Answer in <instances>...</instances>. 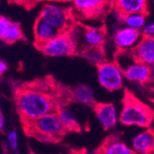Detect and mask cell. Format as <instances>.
I'll return each instance as SVG.
<instances>
[{
    "label": "cell",
    "mask_w": 154,
    "mask_h": 154,
    "mask_svg": "<svg viewBox=\"0 0 154 154\" xmlns=\"http://www.w3.org/2000/svg\"><path fill=\"white\" fill-rule=\"evenodd\" d=\"M72 8L78 21L95 20L104 22L113 11V1L108 0H74Z\"/></svg>",
    "instance_id": "6"
},
{
    "label": "cell",
    "mask_w": 154,
    "mask_h": 154,
    "mask_svg": "<svg viewBox=\"0 0 154 154\" xmlns=\"http://www.w3.org/2000/svg\"><path fill=\"white\" fill-rule=\"evenodd\" d=\"M92 110L102 125L103 130L107 131L116 127L117 122V115L114 103L97 102L92 107Z\"/></svg>",
    "instance_id": "14"
},
{
    "label": "cell",
    "mask_w": 154,
    "mask_h": 154,
    "mask_svg": "<svg viewBox=\"0 0 154 154\" xmlns=\"http://www.w3.org/2000/svg\"><path fill=\"white\" fill-rule=\"evenodd\" d=\"M146 18H147L146 16L141 15V14H135V15L127 17L122 23L127 24L128 26V28L139 30V28H141L145 25Z\"/></svg>",
    "instance_id": "21"
},
{
    "label": "cell",
    "mask_w": 154,
    "mask_h": 154,
    "mask_svg": "<svg viewBox=\"0 0 154 154\" xmlns=\"http://www.w3.org/2000/svg\"><path fill=\"white\" fill-rule=\"evenodd\" d=\"M142 33L139 30L132 29V28H124L116 31L114 36L115 45L119 50H127L133 46L138 39L140 40Z\"/></svg>",
    "instance_id": "16"
},
{
    "label": "cell",
    "mask_w": 154,
    "mask_h": 154,
    "mask_svg": "<svg viewBox=\"0 0 154 154\" xmlns=\"http://www.w3.org/2000/svg\"><path fill=\"white\" fill-rule=\"evenodd\" d=\"M113 12L120 23L127 17L135 14L148 17L149 15V2L146 0H113Z\"/></svg>",
    "instance_id": "9"
},
{
    "label": "cell",
    "mask_w": 154,
    "mask_h": 154,
    "mask_svg": "<svg viewBox=\"0 0 154 154\" xmlns=\"http://www.w3.org/2000/svg\"><path fill=\"white\" fill-rule=\"evenodd\" d=\"M20 121L25 136L34 138L42 143L58 144L67 134L57 114Z\"/></svg>",
    "instance_id": "2"
},
{
    "label": "cell",
    "mask_w": 154,
    "mask_h": 154,
    "mask_svg": "<svg viewBox=\"0 0 154 154\" xmlns=\"http://www.w3.org/2000/svg\"><path fill=\"white\" fill-rule=\"evenodd\" d=\"M122 110L119 122L124 125H137L139 128H149L154 121V109L142 102L129 89H124L122 98Z\"/></svg>",
    "instance_id": "3"
},
{
    "label": "cell",
    "mask_w": 154,
    "mask_h": 154,
    "mask_svg": "<svg viewBox=\"0 0 154 154\" xmlns=\"http://www.w3.org/2000/svg\"><path fill=\"white\" fill-rule=\"evenodd\" d=\"M143 33H146L148 35H150V36H154V23L144 28L143 30Z\"/></svg>",
    "instance_id": "23"
},
{
    "label": "cell",
    "mask_w": 154,
    "mask_h": 154,
    "mask_svg": "<svg viewBox=\"0 0 154 154\" xmlns=\"http://www.w3.org/2000/svg\"><path fill=\"white\" fill-rule=\"evenodd\" d=\"M31 154H36V153H34L32 149H31ZM69 154H85V150L84 149H71V151H70V153Z\"/></svg>",
    "instance_id": "25"
},
{
    "label": "cell",
    "mask_w": 154,
    "mask_h": 154,
    "mask_svg": "<svg viewBox=\"0 0 154 154\" xmlns=\"http://www.w3.org/2000/svg\"><path fill=\"white\" fill-rule=\"evenodd\" d=\"M79 31V23L67 32L60 33L57 38L48 42L47 44L37 47L36 49L43 54L51 57H79V45L78 43V32Z\"/></svg>",
    "instance_id": "4"
},
{
    "label": "cell",
    "mask_w": 154,
    "mask_h": 154,
    "mask_svg": "<svg viewBox=\"0 0 154 154\" xmlns=\"http://www.w3.org/2000/svg\"><path fill=\"white\" fill-rule=\"evenodd\" d=\"M123 76L129 81L140 84L145 86L150 83L153 79L152 67L139 63H133L121 69Z\"/></svg>",
    "instance_id": "11"
},
{
    "label": "cell",
    "mask_w": 154,
    "mask_h": 154,
    "mask_svg": "<svg viewBox=\"0 0 154 154\" xmlns=\"http://www.w3.org/2000/svg\"><path fill=\"white\" fill-rule=\"evenodd\" d=\"M3 127H4V116L3 114H0V128H1V130L3 131Z\"/></svg>",
    "instance_id": "26"
},
{
    "label": "cell",
    "mask_w": 154,
    "mask_h": 154,
    "mask_svg": "<svg viewBox=\"0 0 154 154\" xmlns=\"http://www.w3.org/2000/svg\"><path fill=\"white\" fill-rule=\"evenodd\" d=\"M8 141L13 149H17L18 146V139H17V133L16 131H12L8 136Z\"/></svg>",
    "instance_id": "22"
},
{
    "label": "cell",
    "mask_w": 154,
    "mask_h": 154,
    "mask_svg": "<svg viewBox=\"0 0 154 154\" xmlns=\"http://www.w3.org/2000/svg\"><path fill=\"white\" fill-rule=\"evenodd\" d=\"M73 95L75 101L78 103H82L88 105L89 107H93L97 103L94 97V93L91 87L85 84H78L76 86H72Z\"/></svg>",
    "instance_id": "19"
},
{
    "label": "cell",
    "mask_w": 154,
    "mask_h": 154,
    "mask_svg": "<svg viewBox=\"0 0 154 154\" xmlns=\"http://www.w3.org/2000/svg\"><path fill=\"white\" fill-rule=\"evenodd\" d=\"M152 69H153V79H152V81H153V80H154V67H153Z\"/></svg>",
    "instance_id": "28"
},
{
    "label": "cell",
    "mask_w": 154,
    "mask_h": 154,
    "mask_svg": "<svg viewBox=\"0 0 154 154\" xmlns=\"http://www.w3.org/2000/svg\"><path fill=\"white\" fill-rule=\"evenodd\" d=\"M125 57L131 59L133 63L144 64L154 67V36L142 32V36L138 43L127 50H119Z\"/></svg>",
    "instance_id": "7"
},
{
    "label": "cell",
    "mask_w": 154,
    "mask_h": 154,
    "mask_svg": "<svg viewBox=\"0 0 154 154\" xmlns=\"http://www.w3.org/2000/svg\"><path fill=\"white\" fill-rule=\"evenodd\" d=\"M7 69H8V64L3 60H1L0 61V74L3 75L5 70H7Z\"/></svg>",
    "instance_id": "24"
},
{
    "label": "cell",
    "mask_w": 154,
    "mask_h": 154,
    "mask_svg": "<svg viewBox=\"0 0 154 154\" xmlns=\"http://www.w3.org/2000/svg\"><path fill=\"white\" fill-rule=\"evenodd\" d=\"M80 25L84 36V44L81 45L79 48L98 47L105 45L106 37L108 34V31L105 24H103L100 27H91L86 26L82 22H80Z\"/></svg>",
    "instance_id": "13"
},
{
    "label": "cell",
    "mask_w": 154,
    "mask_h": 154,
    "mask_svg": "<svg viewBox=\"0 0 154 154\" xmlns=\"http://www.w3.org/2000/svg\"><path fill=\"white\" fill-rule=\"evenodd\" d=\"M0 38L6 45H13L19 41H25L20 23L13 22L5 16L0 17Z\"/></svg>",
    "instance_id": "12"
},
{
    "label": "cell",
    "mask_w": 154,
    "mask_h": 154,
    "mask_svg": "<svg viewBox=\"0 0 154 154\" xmlns=\"http://www.w3.org/2000/svg\"><path fill=\"white\" fill-rule=\"evenodd\" d=\"M100 85L108 91H116L123 88V73L117 63L106 61L96 66Z\"/></svg>",
    "instance_id": "8"
},
{
    "label": "cell",
    "mask_w": 154,
    "mask_h": 154,
    "mask_svg": "<svg viewBox=\"0 0 154 154\" xmlns=\"http://www.w3.org/2000/svg\"><path fill=\"white\" fill-rule=\"evenodd\" d=\"M150 101H151V103H152V104H153V109H154V99H149Z\"/></svg>",
    "instance_id": "27"
},
{
    "label": "cell",
    "mask_w": 154,
    "mask_h": 154,
    "mask_svg": "<svg viewBox=\"0 0 154 154\" xmlns=\"http://www.w3.org/2000/svg\"><path fill=\"white\" fill-rule=\"evenodd\" d=\"M13 101L20 120L57 114L76 103L72 86L53 75L17 82L13 87Z\"/></svg>",
    "instance_id": "1"
},
{
    "label": "cell",
    "mask_w": 154,
    "mask_h": 154,
    "mask_svg": "<svg viewBox=\"0 0 154 154\" xmlns=\"http://www.w3.org/2000/svg\"><path fill=\"white\" fill-rule=\"evenodd\" d=\"M94 154H138L125 144L117 133L106 136L94 151Z\"/></svg>",
    "instance_id": "10"
},
{
    "label": "cell",
    "mask_w": 154,
    "mask_h": 154,
    "mask_svg": "<svg viewBox=\"0 0 154 154\" xmlns=\"http://www.w3.org/2000/svg\"><path fill=\"white\" fill-rule=\"evenodd\" d=\"M132 146L138 154H154V130L149 128L136 136Z\"/></svg>",
    "instance_id": "17"
},
{
    "label": "cell",
    "mask_w": 154,
    "mask_h": 154,
    "mask_svg": "<svg viewBox=\"0 0 154 154\" xmlns=\"http://www.w3.org/2000/svg\"><path fill=\"white\" fill-rule=\"evenodd\" d=\"M38 17L60 32L73 29L79 23L72 6L64 8L53 4H45L42 8Z\"/></svg>",
    "instance_id": "5"
},
{
    "label": "cell",
    "mask_w": 154,
    "mask_h": 154,
    "mask_svg": "<svg viewBox=\"0 0 154 154\" xmlns=\"http://www.w3.org/2000/svg\"><path fill=\"white\" fill-rule=\"evenodd\" d=\"M60 33L58 30L54 29L45 21L39 17L36 18L33 25V34H34V47H40L47 44L48 42L57 38Z\"/></svg>",
    "instance_id": "15"
},
{
    "label": "cell",
    "mask_w": 154,
    "mask_h": 154,
    "mask_svg": "<svg viewBox=\"0 0 154 154\" xmlns=\"http://www.w3.org/2000/svg\"><path fill=\"white\" fill-rule=\"evenodd\" d=\"M79 57L87 59L91 64L95 65V66L99 64L108 61L106 58V52L104 46L79 48Z\"/></svg>",
    "instance_id": "18"
},
{
    "label": "cell",
    "mask_w": 154,
    "mask_h": 154,
    "mask_svg": "<svg viewBox=\"0 0 154 154\" xmlns=\"http://www.w3.org/2000/svg\"><path fill=\"white\" fill-rule=\"evenodd\" d=\"M57 116L63 125L66 133H81L82 128L77 121L74 115L67 108L63 109L57 113Z\"/></svg>",
    "instance_id": "20"
}]
</instances>
